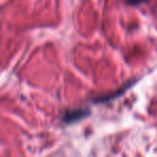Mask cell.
<instances>
[{
	"label": "cell",
	"instance_id": "2",
	"mask_svg": "<svg viewBox=\"0 0 157 157\" xmlns=\"http://www.w3.org/2000/svg\"><path fill=\"white\" fill-rule=\"evenodd\" d=\"M128 1L130 3H132V5H138V3L143 2V1H145V0H128Z\"/></svg>",
	"mask_w": 157,
	"mask_h": 157
},
{
	"label": "cell",
	"instance_id": "1",
	"mask_svg": "<svg viewBox=\"0 0 157 157\" xmlns=\"http://www.w3.org/2000/svg\"><path fill=\"white\" fill-rule=\"evenodd\" d=\"M85 115V112L84 111H71V112H68L65 116V121L67 122H71L73 120H78V118H81L82 116Z\"/></svg>",
	"mask_w": 157,
	"mask_h": 157
}]
</instances>
